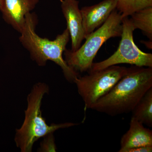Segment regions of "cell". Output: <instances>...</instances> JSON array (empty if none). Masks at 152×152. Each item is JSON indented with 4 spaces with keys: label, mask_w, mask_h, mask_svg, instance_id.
Listing matches in <instances>:
<instances>
[{
    "label": "cell",
    "mask_w": 152,
    "mask_h": 152,
    "mask_svg": "<svg viewBox=\"0 0 152 152\" xmlns=\"http://www.w3.org/2000/svg\"><path fill=\"white\" fill-rule=\"evenodd\" d=\"M152 88V68L132 65L127 72L91 109L111 116L128 113Z\"/></svg>",
    "instance_id": "obj_1"
},
{
    "label": "cell",
    "mask_w": 152,
    "mask_h": 152,
    "mask_svg": "<svg viewBox=\"0 0 152 152\" xmlns=\"http://www.w3.org/2000/svg\"><path fill=\"white\" fill-rule=\"evenodd\" d=\"M37 23L34 14L30 13L26 15L19 38L22 45L29 52L31 58L38 65L45 66L47 61H51L61 68L68 81L74 83L79 77V73L68 65L63 57L70 39L69 30L66 28L54 40H50L47 38L41 37L36 33Z\"/></svg>",
    "instance_id": "obj_2"
},
{
    "label": "cell",
    "mask_w": 152,
    "mask_h": 152,
    "mask_svg": "<svg viewBox=\"0 0 152 152\" xmlns=\"http://www.w3.org/2000/svg\"><path fill=\"white\" fill-rule=\"evenodd\" d=\"M49 87L44 83H37L27 98L28 107L25 111V118L21 127L16 130L15 140L17 146L22 152L32 151L35 142L42 137L60 129L78 125L72 123L47 124L42 116V101L44 95L49 92Z\"/></svg>",
    "instance_id": "obj_3"
},
{
    "label": "cell",
    "mask_w": 152,
    "mask_h": 152,
    "mask_svg": "<svg viewBox=\"0 0 152 152\" xmlns=\"http://www.w3.org/2000/svg\"><path fill=\"white\" fill-rule=\"evenodd\" d=\"M121 15L116 9L107 20L86 38L84 43L75 51L66 49L65 60L77 72H89L101 47L111 38L121 37L122 33Z\"/></svg>",
    "instance_id": "obj_4"
},
{
    "label": "cell",
    "mask_w": 152,
    "mask_h": 152,
    "mask_svg": "<svg viewBox=\"0 0 152 152\" xmlns=\"http://www.w3.org/2000/svg\"><path fill=\"white\" fill-rule=\"evenodd\" d=\"M127 71L128 68L117 65L89 72L88 75L77 77L74 83L84 102L85 109H91L96 102L107 94Z\"/></svg>",
    "instance_id": "obj_5"
},
{
    "label": "cell",
    "mask_w": 152,
    "mask_h": 152,
    "mask_svg": "<svg viewBox=\"0 0 152 152\" xmlns=\"http://www.w3.org/2000/svg\"><path fill=\"white\" fill-rule=\"evenodd\" d=\"M122 33L118 48L108 58L94 63L89 72L100 70L119 64L152 68V54L142 51L134 42L133 32L135 28L129 17L122 18Z\"/></svg>",
    "instance_id": "obj_6"
},
{
    "label": "cell",
    "mask_w": 152,
    "mask_h": 152,
    "mask_svg": "<svg viewBox=\"0 0 152 152\" xmlns=\"http://www.w3.org/2000/svg\"><path fill=\"white\" fill-rule=\"evenodd\" d=\"M118 0H103L101 2L80 9L85 39L106 21L116 9Z\"/></svg>",
    "instance_id": "obj_7"
},
{
    "label": "cell",
    "mask_w": 152,
    "mask_h": 152,
    "mask_svg": "<svg viewBox=\"0 0 152 152\" xmlns=\"http://www.w3.org/2000/svg\"><path fill=\"white\" fill-rule=\"evenodd\" d=\"M40 0H2L0 11L5 21L20 33L26 15L34 10Z\"/></svg>",
    "instance_id": "obj_8"
},
{
    "label": "cell",
    "mask_w": 152,
    "mask_h": 152,
    "mask_svg": "<svg viewBox=\"0 0 152 152\" xmlns=\"http://www.w3.org/2000/svg\"><path fill=\"white\" fill-rule=\"evenodd\" d=\"M61 8L67 23L72 41V51H75L85 39L83 18L77 0H60Z\"/></svg>",
    "instance_id": "obj_9"
},
{
    "label": "cell",
    "mask_w": 152,
    "mask_h": 152,
    "mask_svg": "<svg viewBox=\"0 0 152 152\" xmlns=\"http://www.w3.org/2000/svg\"><path fill=\"white\" fill-rule=\"evenodd\" d=\"M144 146H152V131L132 118L129 129L122 137L119 152Z\"/></svg>",
    "instance_id": "obj_10"
},
{
    "label": "cell",
    "mask_w": 152,
    "mask_h": 152,
    "mask_svg": "<svg viewBox=\"0 0 152 152\" xmlns=\"http://www.w3.org/2000/svg\"><path fill=\"white\" fill-rule=\"evenodd\" d=\"M132 118L143 125L152 126V88L148 90L132 111Z\"/></svg>",
    "instance_id": "obj_11"
},
{
    "label": "cell",
    "mask_w": 152,
    "mask_h": 152,
    "mask_svg": "<svg viewBox=\"0 0 152 152\" xmlns=\"http://www.w3.org/2000/svg\"><path fill=\"white\" fill-rule=\"evenodd\" d=\"M130 18L135 29L140 30L144 35L152 41V7L135 12Z\"/></svg>",
    "instance_id": "obj_12"
},
{
    "label": "cell",
    "mask_w": 152,
    "mask_h": 152,
    "mask_svg": "<svg viewBox=\"0 0 152 152\" xmlns=\"http://www.w3.org/2000/svg\"><path fill=\"white\" fill-rule=\"evenodd\" d=\"M148 7H152V0H118L116 10L123 18Z\"/></svg>",
    "instance_id": "obj_13"
},
{
    "label": "cell",
    "mask_w": 152,
    "mask_h": 152,
    "mask_svg": "<svg viewBox=\"0 0 152 152\" xmlns=\"http://www.w3.org/2000/svg\"><path fill=\"white\" fill-rule=\"evenodd\" d=\"M43 142L41 144L40 148L39 151L56 152V146L55 144V139L53 133L49 134L46 136Z\"/></svg>",
    "instance_id": "obj_14"
},
{
    "label": "cell",
    "mask_w": 152,
    "mask_h": 152,
    "mask_svg": "<svg viewBox=\"0 0 152 152\" xmlns=\"http://www.w3.org/2000/svg\"><path fill=\"white\" fill-rule=\"evenodd\" d=\"M152 146H144L130 149L126 152H151Z\"/></svg>",
    "instance_id": "obj_15"
},
{
    "label": "cell",
    "mask_w": 152,
    "mask_h": 152,
    "mask_svg": "<svg viewBox=\"0 0 152 152\" xmlns=\"http://www.w3.org/2000/svg\"><path fill=\"white\" fill-rule=\"evenodd\" d=\"M2 0H0V9H1V5Z\"/></svg>",
    "instance_id": "obj_16"
}]
</instances>
